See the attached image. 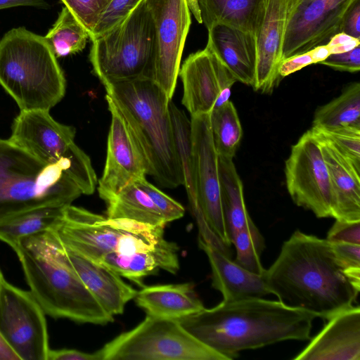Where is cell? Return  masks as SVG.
<instances>
[{"mask_svg":"<svg viewBox=\"0 0 360 360\" xmlns=\"http://www.w3.org/2000/svg\"><path fill=\"white\" fill-rule=\"evenodd\" d=\"M135 182L149 196L167 223L179 219L184 215L185 209L180 203L149 183L146 177Z\"/></svg>","mask_w":360,"mask_h":360,"instance_id":"74e56055","label":"cell"},{"mask_svg":"<svg viewBox=\"0 0 360 360\" xmlns=\"http://www.w3.org/2000/svg\"><path fill=\"white\" fill-rule=\"evenodd\" d=\"M212 140L219 156L233 159L240 145L243 129L237 110L229 100L210 113Z\"/></svg>","mask_w":360,"mask_h":360,"instance_id":"4dcf8cb0","label":"cell"},{"mask_svg":"<svg viewBox=\"0 0 360 360\" xmlns=\"http://www.w3.org/2000/svg\"><path fill=\"white\" fill-rule=\"evenodd\" d=\"M330 245L344 274L360 290V245L338 242L330 243Z\"/></svg>","mask_w":360,"mask_h":360,"instance_id":"e575fe53","label":"cell"},{"mask_svg":"<svg viewBox=\"0 0 360 360\" xmlns=\"http://www.w3.org/2000/svg\"><path fill=\"white\" fill-rule=\"evenodd\" d=\"M89 60L102 83L149 77L154 25L146 0L120 23L91 40Z\"/></svg>","mask_w":360,"mask_h":360,"instance_id":"ba28073f","label":"cell"},{"mask_svg":"<svg viewBox=\"0 0 360 360\" xmlns=\"http://www.w3.org/2000/svg\"><path fill=\"white\" fill-rule=\"evenodd\" d=\"M134 300L147 315L163 319L179 320L205 308L191 283L143 286Z\"/></svg>","mask_w":360,"mask_h":360,"instance_id":"cb8c5ba5","label":"cell"},{"mask_svg":"<svg viewBox=\"0 0 360 360\" xmlns=\"http://www.w3.org/2000/svg\"><path fill=\"white\" fill-rule=\"evenodd\" d=\"M219 170L223 212L231 240L234 233L254 222L246 208L243 183L233 159L219 156Z\"/></svg>","mask_w":360,"mask_h":360,"instance_id":"83f0119b","label":"cell"},{"mask_svg":"<svg viewBox=\"0 0 360 360\" xmlns=\"http://www.w3.org/2000/svg\"><path fill=\"white\" fill-rule=\"evenodd\" d=\"M56 58L82 51L90 34L66 7H63L52 27L44 37Z\"/></svg>","mask_w":360,"mask_h":360,"instance_id":"1f68e13d","label":"cell"},{"mask_svg":"<svg viewBox=\"0 0 360 360\" xmlns=\"http://www.w3.org/2000/svg\"><path fill=\"white\" fill-rule=\"evenodd\" d=\"M207 31L206 46L217 56L238 82L252 86L257 63L254 34L224 24L214 25Z\"/></svg>","mask_w":360,"mask_h":360,"instance_id":"7402d4cb","label":"cell"},{"mask_svg":"<svg viewBox=\"0 0 360 360\" xmlns=\"http://www.w3.org/2000/svg\"><path fill=\"white\" fill-rule=\"evenodd\" d=\"M63 245L74 270L103 308L113 316L122 314L138 291L106 266Z\"/></svg>","mask_w":360,"mask_h":360,"instance_id":"44dd1931","label":"cell"},{"mask_svg":"<svg viewBox=\"0 0 360 360\" xmlns=\"http://www.w3.org/2000/svg\"><path fill=\"white\" fill-rule=\"evenodd\" d=\"M111 114L106 160L98 192L105 202L130 183L146 177V164L126 122L109 96H105Z\"/></svg>","mask_w":360,"mask_h":360,"instance_id":"e0dca14e","label":"cell"},{"mask_svg":"<svg viewBox=\"0 0 360 360\" xmlns=\"http://www.w3.org/2000/svg\"><path fill=\"white\" fill-rule=\"evenodd\" d=\"M288 191L300 207L317 217H331V194L328 169L320 143L311 129L294 144L285 164Z\"/></svg>","mask_w":360,"mask_h":360,"instance_id":"5bb4252c","label":"cell"},{"mask_svg":"<svg viewBox=\"0 0 360 360\" xmlns=\"http://www.w3.org/2000/svg\"><path fill=\"white\" fill-rule=\"evenodd\" d=\"M16 6L48 8L49 5L45 0H0V10Z\"/></svg>","mask_w":360,"mask_h":360,"instance_id":"f6af8a7d","label":"cell"},{"mask_svg":"<svg viewBox=\"0 0 360 360\" xmlns=\"http://www.w3.org/2000/svg\"><path fill=\"white\" fill-rule=\"evenodd\" d=\"M314 63H320L331 54L327 44L317 46L309 50Z\"/></svg>","mask_w":360,"mask_h":360,"instance_id":"bcb514c9","label":"cell"},{"mask_svg":"<svg viewBox=\"0 0 360 360\" xmlns=\"http://www.w3.org/2000/svg\"><path fill=\"white\" fill-rule=\"evenodd\" d=\"M45 312L30 291L3 278L0 288V335L20 360H48Z\"/></svg>","mask_w":360,"mask_h":360,"instance_id":"8fae6325","label":"cell"},{"mask_svg":"<svg viewBox=\"0 0 360 360\" xmlns=\"http://www.w3.org/2000/svg\"><path fill=\"white\" fill-rule=\"evenodd\" d=\"M103 84L143 154L147 174L165 188L183 185L169 109L172 100L148 76Z\"/></svg>","mask_w":360,"mask_h":360,"instance_id":"277c9868","label":"cell"},{"mask_svg":"<svg viewBox=\"0 0 360 360\" xmlns=\"http://www.w3.org/2000/svg\"><path fill=\"white\" fill-rule=\"evenodd\" d=\"M299 0H264L261 20L254 33L257 63L252 88L271 92L280 76L284 37Z\"/></svg>","mask_w":360,"mask_h":360,"instance_id":"ac0fdd59","label":"cell"},{"mask_svg":"<svg viewBox=\"0 0 360 360\" xmlns=\"http://www.w3.org/2000/svg\"><path fill=\"white\" fill-rule=\"evenodd\" d=\"M179 247L176 243L165 240L152 250L123 255L110 252L103 256L100 263L121 277L143 287V279L158 273L160 269L175 274L179 269Z\"/></svg>","mask_w":360,"mask_h":360,"instance_id":"d4e9b609","label":"cell"},{"mask_svg":"<svg viewBox=\"0 0 360 360\" xmlns=\"http://www.w3.org/2000/svg\"><path fill=\"white\" fill-rule=\"evenodd\" d=\"M330 243H347L360 245V221L336 220L326 238Z\"/></svg>","mask_w":360,"mask_h":360,"instance_id":"ab89813d","label":"cell"},{"mask_svg":"<svg viewBox=\"0 0 360 360\" xmlns=\"http://www.w3.org/2000/svg\"><path fill=\"white\" fill-rule=\"evenodd\" d=\"M13 250L46 315L103 326L114 321L79 278L55 229L21 238Z\"/></svg>","mask_w":360,"mask_h":360,"instance_id":"3957f363","label":"cell"},{"mask_svg":"<svg viewBox=\"0 0 360 360\" xmlns=\"http://www.w3.org/2000/svg\"><path fill=\"white\" fill-rule=\"evenodd\" d=\"M326 324L295 360H360V308L351 306Z\"/></svg>","mask_w":360,"mask_h":360,"instance_id":"d6986e66","label":"cell"},{"mask_svg":"<svg viewBox=\"0 0 360 360\" xmlns=\"http://www.w3.org/2000/svg\"><path fill=\"white\" fill-rule=\"evenodd\" d=\"M264 275L278 300L326 320L352 306L359 292L338 263L330 243L300 230L283 243Z\"/></svg>","mask_w":360,"mask_h":360,"instance_id":"7a4b0ae2","label":"cell"},{"mask_svg":"<svg viewBox=\"0 0 360 360\" xmlns=\"http://www.w3.org/2000/svg\"><path fill=\"white\" fill-rule=\"evenodd\" d=\"M354 0H299L286 28L282 60L324 45L341 32L343 16Z\"/></svg>","mask_w":360,"mask_h":360,"instance_id":"2e32d148","label":"cell"},{"mask_svg":"<svg viewBox=\"0 0 360 360\" xmlns=\"http://www.w3.org/2000/svg\"><path fill=\"white\" fill-rule=\"evenodd\" d=\"M4 278V276H3V274H2V273H1V270H0V288H1V281H2V280H3V278Z\"/></svg>","mask_w":360,"mask_h":360,"instance_id":"681fc988","label":"cell"},{"mask_svg":"<svg viewBox=\"0 0 360 360\" xmlns=\"http://www.w3.org/2000/svg\"><path fill=\"white\" fill-rule=\"evenodd\" d=\"M75 129L55 120L48 110H21L8 139L44 163L58 165L80 188L94 193L97 178L89 157L75 143Z\"/></svg>","mask_w":360,"mask_h":360,"instance_id":"9c48e42d","label":"cell"},{"mask_svg":"<svg viewBox=\"0 0 360 360\" xmlns=\"http://www.w3.org/2000/svg\"><path fill=\"white\" fill-rule=\"evenodd\" d=\"M326 44L329 47L331 53H342L360 45V39L343 32H339L333 36Z\"/></svg>","mask_w":360,"mask_h":360,"instance_id":"ee69618b","label":"cell"},{"mask_svg":"<svg viewBox=\"0 0 360 360\" xmlns=\"http://www.w3.org/2000/svg\"><path fill=\"white\" fill-rule=\"evenodd\" d=\"M0 360H20L0 335Z\"/></svg>","mask_w":360,"mask_h":360,"instance_id":"7dc6e473","label":"cell"},{"mask_svg":"<svg viewBox=\"0 0 360 360\" xmlns=\"http://www.w3.org/2000/svg\"><path fill=\"white\" fill-rule=\"evenodd\" d=\"M106 217L129 219L155 226L167 222L149 196L136 182L130 183L105 201Z\"/></svg>","mask_w":360,"mask_h":360,"instance_id":"4316f807","label":"cell"},{"mask_svg":"<svg viewBox=\"0 0 360 360\" xmlns=\"http://www.w3.org/2000/svg\"><path fill=\"white\" fill-rule=\"evenodd\" d=\"M154 25L150 77L172 100L191 23L186 0H146Z\"/></svg>","mask_w":360,"mask_h":360,"instance_id":"7c38bea8","label":"cell"},{"mask_svg":"<svg viewBox=\"0 0 360 360\" xmlns=\"http://www.w3.org/2000/svg\"><path fill=\"white\" fill-rule=\"evenodd\" d=\"M314 134L330 143L342 155L360 168V128L342 127L321 128L312 127Z\"/></svg>","mask_w":360,"mask_h":360,"instance_id":"836d02e7","label":"cell"},{"mask_svg":"<svg viewBox=\"0 0 360 360\" xmlns=\"http://www.w3.org/2000/svg\"><path fill=\"white\" fill-rule=\"evenodd\" d=\"M202 22L210 29L227 25L255 33L262 17L264 0H198Z\"/></svg>","mask_w":360,"mask_h":360,"instance_id":"484cf974","label":"cell"},{"mask_svg":"<svg viewBox=\"0 0 360 360\" xmlns=\"http://www.w3.org/2000/svg\"><path fill=\"white\" fill-rule=\"evenodd\" d=\"M231 241L236 250L235 262L253 273L264 274L266 269L261 262L265 248L264 238L254 223L234 233Z\"/></svg>","mask_w":360,"mask_h":360,"instance_id":"d6a6232c","label":"cell"},{"mask_svg":"<svg viewBox=\"0 0 360 360\" xmlns=\"http://www.w3.org/2000/svg\"><path fill=\"white\" fill-rule=\"evenodd\" d=\"M191 141L199 212L211 231L230 247L232 243L222 207L219 155L212 140L210 113L191 116Z\"/></svg>","mask_w":360,"mask_h":360,"instance_id":"4fadbf2b","label":"cell"},{"mask_svg":"<svg viewBox=\"0 0 360 360\" xmlns=\"http://www.w3.org/2000/svg\"><path fill=\"white\" fill-rule=\"evenodd\" d=\"M312 124L321 128H360V83H351L339 96L319 107Z\"/></svg>","mask_w":360,"mask_h":360,"instance_id":"f546056e","label":"cell"},{"mask_svg":"<svg viewBox=\"0 0 360 360\" xmlns=\"http://www.w3.org/2000/svg\"><path fill=\"white\" fill-rule=\"evenodd\" d=\"M64 207H38L0 223V240L13 250L24 237L57 229L62 221Z\"/></svg>","mask_w":360,"mask_h":360,"instance_id":"f1b7e54d","label":"cell"},{"mask_svg":"<svg viewBox=\"0 0 360 360\" xmlns=\"http://www.w3.org/2000/svg\"><path fill=\"white\" fill-rule=\"evenodd\" d=\"M99 350L103 360H228L193 336L179 320L150 315Z\"/></svg>","mask_w":360,"mask_h":360,"instance_id":"30bf717a","label":"cell"},{"mask_svg":"<svg viewBox=\"0 0 360 360\" xmlns=\"http://www.w3.org/2000/svg\"><path fill=\"white\" fill-rule=\"evenodd\" d=\"M48 360H103L100 350L87 353L77 349L49 350Z\"/></svg>","mask_w":360,"mask_h":360,"instance_id":"7bdbcfd3","label":"cell"},{"mask_svg":"<svg viewBox=\"0 0 360 360\" xmlns=\"http://www.w3.org/2000/svg\"><path fill=\"white\" fill-rule=\"evenodd\" d=\"M55 231L65 246L99 263L108 253L130 255L152 250L165 239L162 226L111 219L72 205L64 207Z\"/></svg>","mask_w":360,"mask_h":360,"instance_id":"52a82bcc","label":"cell"},{"mask_svg":"<svg viewBox=\"0 0 360 360\" xmlns=\"http://www.w3.org/2000/svg\"><path fill=\"white\" fill-rule=\"evenodd\" d=\"M183 84L182 104L191 116L208 114L228 101L237 82L217 56L205 46L191 53L179 69Z\"/></svg>","mask_w":360,"mask_h":360,"instance_id":"9a60e30c","label":"cell"},{"mask_svg":"<svg viewBox=\"0 0 360 360\" xmlns=\"http://www.w3.org/2000/svg\"><path fill=\"white\" fill-rule=\"evenodd\" d=\"M199 247L207 256L212 269V285L231 301L264 297L271 294L264 275L250 271L221 251L198 239Z\"/></svg>","mask_w":360,"mask_h":360,"instance_id":"603a6c76","label":"cell"},{"mask_svg":"<svg viewBox=\"0 0 360 360\" xmlns=\"http://www.w3.org/2000/svg\"><path fill=\"white\" fill-rule=\"evenodd\" d=\"M82 194L58 165L0 138V223L41 207H65Z\"/></svg>","mask_w":360,"mask_h":360,"instance_id":"8992f818","label":"cell"},{"mask_svg":"<svg viewBox=\"0 0 360 360\" xmlns=\"http://www.w3.org/2000/svg\"><path fill=\"white\" fill-rule=\"evenodd\" d=\"M141 0H112L90 34L93 40L122 21Z\"/></svg>","mask_w":360,"mask_h":360,"instance_id":"8d00e7d4","label":"cell"},{"mask_svg":"<svg viewBox=\"0 0 360 360\" xmlns=\"http://www.w3.org/2000/svg\"><path fill=\"white\" fill-rule=\"evenodd\" d=\"M314 135L320 143L328 169L331 217L336 220L360 221V168L328 141Z\"/></svg>","mask_w":360,"mask_h":360,"instance_id":"ffe728a7","label":"cell"},{"mask_svg":"<svg viewBox=\"0 0 360 360\" xmlns=\"http://www.w3.org/2000/svg\"><path fill=\"white\" fill-rule=\"evenodd\" d=\"M0 85L21 110H48L65 94L63 72L44 37L23 27L0 39Z\"/></svg>","mask_w":360,"mask_h":360,"instance_id":"5b68a950","label":"cell"},{"mask_svg":"<svg viewBox=\"0 0 360 360\" xmlns=\"http://www.w3.org/2000/svg\"><path fill=\"white\" fill-rule=\"evenodd\" d=\"M316 318L280 300L252 297L223 300L179 321L199 341L231 360L241 351L289 340H309Z\"/></svg>","mask_w":360,"mask_h":360,"instance_id":"6da1fadb","label":"cell"},{"mask_svg":"<svg viewBox=\"0 0 360 360\" xmlns=\"http://www.w3.org/2000/svg\"><path fill=\"white\" fill-rule=\"evenodd\" d=\"M191 12L194 15L196 20L202 23V18L198 0H186Z\"/></svg>","mask_w":360,"mask_h":360,"instance_id":"c3c4849f","label":"cell"},{"mask_svg":"<svg viewBox=\"0 0 360 360\" xmlns=\"http://www.w3.org/2000/svg\"><path fill=\"white\" fill-rule=\"evenodd\" d=\"M91 34L112 0H60Z\"/></svg>","mask_w":360,"mask_h":360,"instance_id":"d590c367","label":"cell"},{"mask_svg":"<svg viewBox=\"0 0 360 360\" xmlns=\"http://www.w3.org/2000/svg\"><path fill=\"white\" fill-rule=\"evenodd\" d=\"M320 64L340 71L357 72L360 70V45L348 51L331 53Z\"/></svg>","mask_w":360,"mask_h":360,"instance_id":"f35d334b","label":"cell"},{"mask_svg":"<svg viewBox=\"0 0 360 360\" xmlns=\"http://www.w3.org/2000/svg\"><path fill=\"white\" fill-rule=\"evenodd\" d=\"M340 32L360 39V0H354L346 11Z\"/></svg>","mask_w":360,"mask_h":360,"instance_id":"60d3db41","label":"cell"},{"mask_svg":"<svg viewBox=\"0 0 360 360\" xmlns=\"http://www.w3.org/2000/svg\"><path fill=\"white\" fill-rule=\"evenodd\" d=\"M314 63L309 51L297 54L282 60L278 68V74L280 77H285Z\"/></svg>","mask_w":360,"mask_h":360,"instance_id":"b9f144b4","label":"cell"}]
</instances>
